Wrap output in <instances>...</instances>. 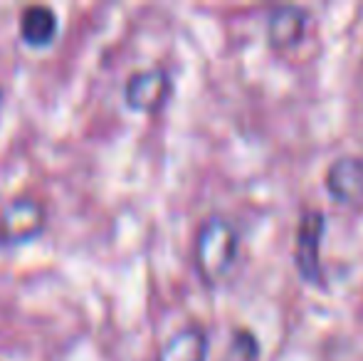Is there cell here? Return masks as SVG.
Segmentation results:
<instances>
[{"label":"cell","instance_id":"6da1fadb","mask_svg":"<svg viewBox=\"0 0 363 361\" xmlns=\"http://www.w3.org/2000/svg\"><path fill=\"white\" fill-rule=\"evenodd\" d=\"M240 248L238 228L223 216L203 221L196 235V270L203 282L218 284L235 265Z\"/></svg>","mask_w":363,"mask_h":361},{"label":"cell","instance_id":"7a4b0ae2","mask_svg":"<svg viewBox=\"0 0 363 361\" xmlns=\"http://www.w3.org/2000/svg\"><path fill=\"white\" fill-rule=\"evenodd\" d=\"M45 208L40 201L20 196L0 208V243L3 245H20L30 243L45 231Z\"/></svg>","mask_w":363,"mask_h":361},{"label":"cell","instance_id":"3957f363","mask_svg":"<svg viewBox=\"0 0 363 361\" xmlns=\"http://www.w3.org/2000/svg\"><path fill=\"white\" fill-rule=\"evenodd\" d=\"M326 231V216L321 211H304L296 226V270L301 277L311 284H321L324 279V270H321V238Z\"/></svg>","mask_w":363,"mask_h":361},{"label":"cell","instance_id":"277c9868","mask_svg":"<svg viewBox=\"0 0 363 361\" xmlns=\"http://www.w3.org/2000/svg\"><path fill=\"white\" fill-rule=\"evenodd\" d=\"M171 91H173L171 74L163 67H148L141 70V72H134L126 79L124 99L131 109L151 114V111H158L166 104Z\"/></svg>","mask_w":363,"mask_h":361},{"label":"cell","instance_id":"5b68a950","mask_svg":"<svg viewBox=\"0 0 363 361\" xmlns=\"http://www.w3.org/2000/svg\"><path fill=\"white\" fill-rule=\"evenodd\" d=\"M326 191L341 203L363 201V159L361 156H339L329 164L324 176Z\"/></svg>","mask_w":363,"mask_h":361},{"label":"cell","instance_id":"8992f818","mask_svg":"<svg viewBox=\"0 0 363 361\" xmlns=\"http://www.w3.org/2000/svg\"><path fill=\"white\" fill-rule=\"evenodd\" d=\"M306 23H309V13H306L301 5H294V3L274 5L267 18L269 45L277 50L294 48V45L304 38Z\"/></svg>","mask_w":363,"mask_h":361},{"label":"cell","instance_id":"52a82bcc","mask_svg":"<svg viewBox=\"0 0 363 361\" xmlns=\"http://www.w3.org/2000/svg\"><path fill=\"white\" fill-rule=\"evenodd\" d=\"M156 361H208V334L198 324L178 329L161 347Z\"/></svg>","mask_w":363,"mask_h":361},{"label":"cell","instance_id":"ba28073f","mask_svg":"<svg viewBox=\"0 0 363 361\" xmlns=\"http://www.w3.org/2000/svg\"><path fill=\"white\" fill-rule=\"evenodd\" d=\"M57 35V15L48 5H28L20 15V38L30 48H48Z\"/></svg>","mask_w":363,"mask_h":361},{"label":"cell","instance_id":"9c48e42d","mask_svg":"<svg viewBox=\"0 0 363 361\" xmlns=\"http://www.w3.org/2000/svg\"><path fill=\"white\" fill-rule=\"evenodd\" d=\"M235 347L242 352L245 359L252 361L255 357H257V342H255V337L250 332H238V334H235Z\"/></svg>","mask_w":363,"mask_h":361},{"label":"cell","instance_id":"30bf717a","mask_svg":"<svg viewBox=\"0 0 363 361\" xmlns=\"http://www.w3.org/2000/svg\"><path fill=\"white\" fill-rule=\"evenodd\" d=\"M0 101H3V87H0Z\"/></svg>","mask_w":363,"mask_h":361}]
</instances>
